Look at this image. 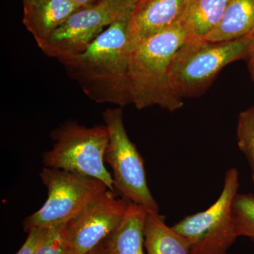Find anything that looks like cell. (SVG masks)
Returning <instances> with one entry per match:
<instances>
[{"instance_id": "6da1fadb", "label": "cell", "mask_w": 254, "mask_h": 254, "mask_svg": "<svg viewBox=\"0 0 254 254\" xmlns=\"http://www.w3.org/2000/svg\"><path fill=\"white\" fill-rule=\"evenodd\" d=\"M131 16L125 15L110 24L83 53L59 60L68 76L96 103L120 107L132 103L128 77Z\"/></svg>"}, {"instance_id": "7a4b0ae2", "label": "cell", "mask_w": 254, "mask_h": 254, "mask_svg": "<svg viewBox=\"0 0 254 254\" xmlns=\"http://www.w3.org/2000/svg\"><path fill=\"white\" fill-rule=\"evenodd\" d=\"M188 39L181 23L132 47L128 77L132 103L137 109L157 105L174 112L183 106L182 98L172 88L170 68L174 55Z\"/></svg>"}, {"instance_id": "3957f363", "label": "cell", "mask_w": 254, "mask_h": 254, "mask_svg": "<svg viewBox=\"0 0 254 254\" xmlns=\"http://www.w3.org/2000/svg\"><path fill=\"white\" fill-rule=\"evenodd\" d=\"M251 37L225 43L187 40L170 65V83L177 96L182 99L200 94L225 66L247 58Z\"/></svg>"}, {"instance_id": "277c9868", "label": "cell", "mask_w": 254, "mask_h": 254, "mask_svg": "<svg viewBox=\"0 0 254 254\" xmlns=\"http://www.w3.org/2000/svg\"><path fill=\"white\" fill-rule=\"evenodd\" d=\"M53 148L43 154L46 168L59 169L99 180L116 192L111 174L105 166L109 133L105 125L94 127L69 123L51 133Z\"/></svg>"}, {"instance_id": "5b68a950", "label": "cell", "mask_w": 254, "mask_h": 254, "mask_svg": "<svg viewBox=\"0 0 254 254\" xmlns=\"http://www.w3.org/2000/svg\"><path fill=\"white\" fill-rule=\"evenodd\" d=\"M40 177L48 190V198L39 210L23 220L27 232L33 227L51 228L66 224L108 190L99 180L59 169L45 167Z\"/></svg>"}, {"instance_id": "8992f818", "label": "cell", "mask_w": 254, "mask_h": 254, "mask_svg": "<svg viewBox=\"0 0 254 254\" xmlns=\"http://www.w3.org/2000/svg\"><path fill=\"white\" fill-rule=\"evenodd\" d=\"M103 120L109 133L104 160L113 170L115 189L130 203L141 205L148 211L159 212L147 183L143 158L125 129L123 110H105Z\"/></svg>"}, {"instance_id": "52a82bcc", "label": "cell", "mask_w": 254, "mask_h": 254, "mask_svg": "<svg viewBox=\"0 0 254 254\" xmlns=\"http://www.w3.org/2000/svg\"><path fill=\"white\" fill-rule=\"evenodd\" d=\"M239 187L238 170L229 169L216 201L206 210L188 215L174 225L177 232L190 241V254H227L237 238L232 208Z\"/></svg>"}, {"instance_id": "ba28073f", "label": "cell", "mask_w": 254, "mask_h": 254, "mask_svg": "<svg viewBox=\"0 0 254 254\" xmlns=\"http://www.w3.org/2000/svg\"><path fill=\"white\" fill-rule=\"evenodd\" d=\"M130 202L105 190L64 225L68 254H86L99 245L123 221Z\"/></svg>"}, {"instance_id": "9c48e42d", "label": "cell", "mask_w": 254, "mask_h": 254, "mask_svg": "<svg viewBox=\"0 0 254 254\" xmlns=\"http://www.w3.org/2000/svg\"><path fill=\"white\" fill-rule=\"evenodd\" d=\"M125 15L100 0L73 13L40 49L47 56L58 60L81 54L105 28Z\"/></svg>"}, {"instance_id": "30bf717a", "label": "cell", "mask_w": 254, "mask_h": 254, "mask_svg": "<svg viewBox=\"0 0 254 254\" xmlns=\"http://www.w3.org/2000/svg\"><path fill=\"white\" fill-rule=\"evenodd\" d=\"M189 0H143L130 19L131 46L181 23Z\"/></svg>"}, {"instance_id": "8fae6325", "label": "cell", "mask_w": 254, "mask_h": 254, "mask_svg": "<svg viewBox=\"0 0 254 254\" xmlns=\"http://www.w3.org/2000/svg\"><path fill=\"white\" fill-rule=\"evenodd\" d=\"M23 23L41 48L57 28L81 7L71 0H23Z\"/></svg>"}, {"instance_id": "7c38bea8", "label": "cell", "mask_w": 254, "mask_h": 254, "mask_svg": "<svg viewBox=\"0 0 254 254\" xmlns=\"http://www.w3.org/2000/svg\"><path fill=\"white\" fill-rule=\"evenodd\" d=\"M147 210L129 203L123 221L105 239L113 254H145L144 225Z\"/></svg>"}, {"instance_id": "4fadbf2b", "label": "cell", "mask_w": 254, "mask_h": 254, "mask_svg": "<svg viewBox=\"0 0 254 254\" xmlns=\"http://www.w3.org/2000/svg\"><path fill=\"white\" fill-rule=\"evenodd\" d=\"M254 35V0H230L221 21L203 41L225 43Z\"/></svg>"}, {"instance_id": "5bb4252c", "label": "cell", "mask_w": 254, "mask_h": 254, "mask_svg": "<svg viewBox=\"0 0 254 254\" xmlns=\"http://www.w3.org/2000/svg\"><path fill=\"white\" fill-rule=\"evenodd\" d=\"M144 247L147 254H190L188 239L169 227L159 212L147 210L144 225Z\"/></svg>"}, {"instance_id": "9a60e30c", "label": "cell", "mask_w": 254, "mask_h": 254, "mask_svg": "<svg viewBox=\"0 0 254 254\" xmlns=\"http://www.w3.org/2000/svg\"><path fill=\"white\" fill-rule=\"evenodd\" d=\"M230 0H189L182 24L190 39H204L221 21Z\"/></svg>"}, {"instance_id": "2e32d148", "label": "cell", "mask_w": 254, "mask_h": 254, "mask_svg": "<svg viewBox=\"0 0 254 254\" xmlns=\"http://www.w3.org/2000/svg\"><path fill=\"white\" fill-rule=\"evenodd\" d=\"M232 217L237 237L254 241V195L237 193L232 203Z\"/></svg>"}, {"instance_id": "e0dca14e", "label": "cell", "mask_w": 254, "mask_h": 254, "mask_svg": "<svg viewBox=\"0 0 254 254\" xmlns=\"http://www.w3.org/2000/svg\"><path fill=\"white\" fill-rule=\"evenodd\" d=\"M237 137L239 148L250 163L254 185V106L240 114Z\"/></svg>"}, {"instance_id": "ac0fdd59", "label": "cell", "mask_w": 254, "mask_h": 254, "mask_svg": "<svg viewBox=\"0 0 254 254\" xmlns=\"http://www.w3.org/2000/svg\"><path fill=\"white\" fill-rule=\"evenodd\" d=\"M64 225L48 229L36 254H68L64 238Z\"/></svg>"}, {"instance_id": "d6986e66", "label": "cell", "mask_w": 254, "mask_h": 254, "mask_svg": "<svg viewBox=\"0 0 254 254\" xmlns=\"http://www.w3.org/2000/svg\"><path fill=\"white\" fill-rule=\"evenodd\" d=\"M48 229L33 227L28 231L27 239L16 254H36L40 245L44 240Z\"/></svg>"}, {"instance_id": "ffe728a7", "label": "cell", "mask_w": 254, "mask_h": 254, "mask_svg": "<svg viewBox=\"0 0 254 254\" xmlns=\"http://www.w3.org/2000/svg\"><path fill=\"white\" fill-rule=\"evenodd\" d=\"M123 14H132L141 0H103Z\"/></svg>"}, {"instance_id": "44dd1931", "label": "cell", "mask_w": 254, "mask_h": 254, "mask_svg": "<svg viewBox=\"0 0 254 254\" xmlns=\"http://www.w3.org/2000/svg\"><path fill=\"white\" fill-rule=\"evenodd\" d=\"M247 58L249 60V69L254 81V35L251 37L250 46L248 48Z\"/></svg>"}, {"instance_id": "7402d4cb", "label": "cell", "mask_w": 254, "mask_h": 254, "mask_svg": "<svg viewBox=\"0 0 254 254\" xmlns=\"http://www.w3.org/2000/svg\"><path fill=\"white\" fill-rule=\"evenodd\" d=\"M86 254H113L111 251L110 250L109 247L107 245L105 240L100 244L99 245L95 247L91 252H88Z\"/></svg>"}, {"instance_id": "603a6c76", "label": "cell", "mask_w": 254, "mask_h": 254, "mask_svg": "<svg viewBox=\"0 0 254 254\" xmlns=\"http://www.w3.org/2000/svg\"><path fill=\"white\" fill-rule=\"evenodd\" d=\"M71 1L79 7L83 8L91 6V5L98 2L100 0H71Z\"/></svg>"}, {"instance_id": "cb8c5ba5", "label": "cell", "mask_w": 254, "mask_h": 254, "mask_svg": "<svg viewBox=\"0 0 254 254\" xmlns=\"http://www.w3.org/2000/svg\"><path fill=\"white\" fill-rule=\"evenodd\" d=\"M143 1V0H141V1H139V3L141 2V1Z\"/></svg>"}]
</instances>
